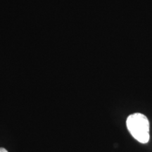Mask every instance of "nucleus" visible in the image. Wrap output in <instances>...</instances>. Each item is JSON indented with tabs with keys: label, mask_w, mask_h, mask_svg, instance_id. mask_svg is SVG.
I'll use <instances>...</instances> for the list:
<instances>
[{
	"label": "nucleus",
	"mask_w": 152,
	"mask_h": 152,
	"mask_svg": "<svg viewBox=\"0 0 152 152\" xmlns=\"http://www.w3.org/2000/svg\"><path fill=\"white\" fill-rule=\"evenodd\" d=\"M128 130L137 141L142 144L149 142V122L147 116L140 113H133L127 118Z\"/></svg>",
	"instance_id": "nucleus-1"
},
{
	"label": "nucleus",
	"mask_w": 152,
	"mask_h": 152,
	"mask_svg": "<svg viewBox=\"0 0 152 152\" xmlns=\"http://www.w3.org/2000/svg\"><path fill=\"white\" fill-rule=\"evenodd\" d=\"M0 152H8V151L4 148H0Z\"/></svg>",
	"instance_id": "nucleus-2"
}]
</instances>
